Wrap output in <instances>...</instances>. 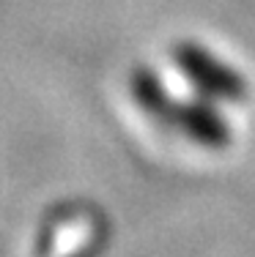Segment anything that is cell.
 <instances>
[{"instance_id": "cell-1", "label": "cell", "mask_w": 255, "mask_h": 257, "mask_svg": "<svg viewBox=\"0 0 255 257\" xmlns=\"http://www.w3.org/2000/svg\"><path fill=\"white\" fill-rule=\"evenodd\" d=\"M176 66L187 74L192 85L200 93L211 96V99H225V101H241L247 96V82L230 69L228 63H222L217 55L203 50L195 41H184L176 47L173 52Z\"/></svg>"}, {"instance_id": "cell-2", "label": "cell", "mask_w": 255, "mask_h": 257, "mask_svg": "<svg viewBox=\"0 0 255 257\" xmlns=\"http://www.w3.org/2000/svg\"><path fill=\"white\" fill-rule=\"evenodd\" d=\"M167 126H176L187 140L206 148H225L230 143V126L214 107L203 101H181L173 104Z\"/></svg>"}, {"instance_id": "cell-3", "label": "cell", "mask_w": 255, "mask_h": 257, "mask_svg": "<svg viewBox=\"0 0 255 257\" xmlns=\"http://www.w3.org/2000/svg\"><path fill=\"white\" fill-rule=\"evenodd\" d=\"M132 99L137 101V107L145 115L162 120V123L170 120V112H173V104H176L167 96V90L162 88V82L148 69H137L132 74Z\"/></svg>"}]
</instances>
